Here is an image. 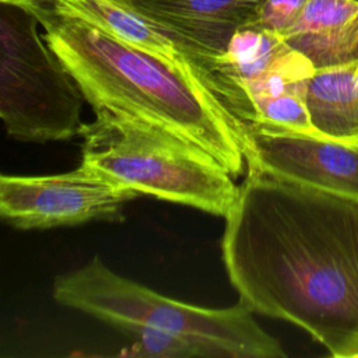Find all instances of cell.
<instances>
[{
    "label": "cell",
    "instance_id": "5b68a950",
    "mask_svg": "<svg viewBox=\"0 0 358 358\" xmlns=\"http://www.w3.org/2000/svg\"><path fill=\"white\" fill-rule=\"evenodd\" d=\"M38 25L31 13L1 3L0 115L17 141H63L78 136L85 98Z\"/></svg>",
    "mask_w": 358,
    "mask_h": 358
},
{
    "label": "cell",
    "instance_id": "52a82bcc",
    "mask_svg": "<svg viewBox=\"0 0 358 358\" xmlns=\"http://www.w3.org/2000/svg\"><path fill=\"white\" fill-rule=\"evenodd\" d=\"M245 159L275 178L358 199V144L245 123Z\"/></svg>",
    "mask_w": 358,
    "mask_h": 358
},
{
    "label": "cell",
    "instance_id": "6da1fadb",
    "mask_svg": "<svg viewBox=\"0 0 358 358\" xmlns=\"http://www.w3.org/2000/svg\"><path fill=\"white\" fill-rule=\"evenodd\" d=\"M224 218L221 256L239 301L333 358H358V199L246 165Z\"/></svg>",
    "mask_w": 358,
    "mask_h": 358
},
{
    "label": "cell",
    "instance_id": "9c48e42d",
    "mask_svg": "<svg viewBox=\"0 0 358 358\" xmlns=\"http://www.w3.org/2000/svg\"><path fill=\"white\" fill-rule=\"evenodd\" d=\"M46 3L56 14L80 20L119 42L196 74L207 84L204 70L171 36L131 6L115 0H46Z\"/></svg>",
    "mask_w": 358,
    "mask_h": 358
},
{
    "label": "cell",
    "instance_id": "e0dca14e",
    "mask_svg": "<svg viewBox=\"0 0 358 358\" xmlns=\"http://www.w3.org/2000/svg\"><path fill=\"white\" fill-rule=\"evenodd\" d=\"M357 1H358V0H357Z\"/></svg>",
    "mask_w": 358,
    "mask_h": 358
},
{
    "label": "cell",
    "instance_id": "4fadbf2b",
    "mask_svg": "<svg viewBox=\"0 0 358 358\" xmlns=\"http://www.w3.org/2000/svg\"><path fill=\"white\" fill-rule=\"evenodd\" d=\"M308 0H263L248 27L282 35L299 17Z\"/></svg>",
    "mask_w": 358,
    "mask_h": 358
},
{
    "label": "cell",
    "instance_id": "7c38bea8",
    "mask_svg": "<svg viewBox=\"0 0 358 358\" xmlns=\"http://www.w3.org/2000/svg\"><path fill=\"white\" fill-rule=\"evenodd\" d=\"M137 337L129 355L147 358H192L201 357L199 348L189 340L151 327H138L130 331Z\"/></svg>",
    "mask_w": 358,
    "mask_h": 358
},
{
    "label": "cell",
    "instance_id": "8992f818",
    "mask_svg": "<svg viewBox=\"0 0 358 358\" xmlns=\"http://www.w3.org/2000/svg\"><path fill=\"white\" fill-rule=\"evenodd\" d=\"M138 196L81 164L57 175L0 176L1 220L18 229L119 222L124 220L123 207Z\"/></svg>",
    "mask_w": 358,
    "mask_h": 358
},
{
    "label": "cell",
    "instance_id": "7a4b0ae2",
    "mask_svg": "<svg viewBox=\"0 0 358 358\" xmlns=\"http://www.w3.org/2000/svg\"><path fill=\"white\" fill-rule=\"evenodd\" d=\"M35 18L94 112L164 129L211 154L235 178L243 172L245 122L200 77L50 7Z\"/></svg>",
    "mask_w": 358,
    "mask_h": 358
},
{
    "label": "cell",
    "instance_id": "3957f363",
    "mask_svg": "<svg viewBox=\"0 0 358 358\" xmlns=\"http://www.w3.org/2000/svg\"><path fill=\"white\" fill-rule=\"evenodd\" d=\"M53 299L130 333L151 327L193 343L201 357L282 358L287 352L264 331L253 310L239 301L204 308L165 296L112 271L98 256L53 281Z\"/></svg>",
    "mask_w": 358,
    "mask_h": 358
},
{
    "label": "cell",
    "instance_id": "ba28073f",
    "mask_svg": "<svg viewBox=\"0 0 358 358\" xmlns=\"http://www.w3.org/2000/svg\"><path fill=\"white\" fill-rule=\"evenodd\" d=\"M263 0H131V7L171 36L206 73L232 35L248 27ZM211 90V88H210Z\"/></svg>",
    "mask_w": 358,
    "mask_h": 358
},
{
    "label": "cell",
    "instance_id": "2e32d148",
    "mask_svg": "<svg viewBox=\"0 0 358 358\" xmlns=\"http://www.w3.org/2000/svg\"><path fill=\"white\" fill-rule=\"evenodd\" d=\"M357 71H358V63H357Z\"/></svg>",
    "mask_w": 358,
    "mask_h": 358
},
{
    "label": "cell",
    "instance_id": "30bf717a",
    "mask_svg": "<svg viewBox=\"0 0 358 358\" xmlns=\"http://www.w3.org/2000/svg\"><path fill=\"white\" fill-rule=\"evenodd\" d=\"M282 38L316 70L358 62V1L308 0Z\"/></svg>",
    "mask_w": 358,
    "mask_h": 358
},
{
    "label": "cell",
    "instance_id": "9a60e30c",
    "mask_svg": "<svg viewBox=\"0 0 358 358\" xmlns=\"http://www.w3.org/2000/svg\"><path fill=\"white\" fill-rule=\"evenodd\" d=\"M117 3H122V4H126V6H130L131 4V0H115Z\"/></svg>",
    "mask_w": 358,
    "mask_h": 358
},
{
    "label": "cell",
    "instance_id": "277c9868",
    "mask_svg": "<svg viewBox=\"0 0 358 358\" xmlns=\"http://www.w3.org/2000/svg\"><path fill=\"white\" fill-rule=\"evenodd\" d=\"M81 165L138 194L225 217L236 200L235 176L211 154L137 119L95 112L83 123Z\"/></svg>",
    "mask_w": 358,
    "mask_h": 358
},
{
    "label": "cell",
    "instance_id": "8fae6325",
    "mask_svg": "<svg viewBox=\"0 0 358 358\" xmlns=\"http://www.w3.org/2000/svg\"><path fill=\"white\" fill-rule=\"evenodd\" d=\"M357 63L317 69L306 85V105L313 124L324 134L358 144Z\"/></svg>",
    "mask_w": 358,
    "mask_h": 358
},
{
    "label": "cell",
    "instance_id": "5bb4252c",
    "mask_svg": "<svg viewBox=\"0 0 358 358\" xmlns=\"http://www.w3.org/2000/svg\"><path fill=\"white\" fill-rule=\"evenodd\" d=\"M1 3H7L15 7H20L28 13H31L34 17L38 15L41 11L49 8L46 0H1Z\"/></svg>",
    "mask_w": 358,
    "mask_h": 358
}]
</instances>
